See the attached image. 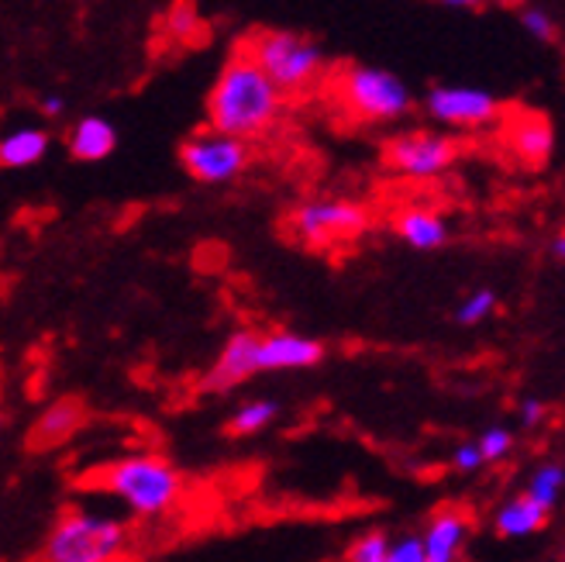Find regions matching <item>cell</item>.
<instances>
[{"instance_id": "obj_1", "label": "cell", "mask_w": 565, "mask_h": 562, "mask_svg": "<svg viewBox=\"0 0 565 562\" xmlns=\"http://www.w3.org/2000/svg\"><path fill=\"white\" fill-rule=\"evenodd\" d=\"M279 110H282V91L259 70V63L245 49L235 52L217 73L214 91L207 97L211 128L252 142V138L266 135L276 125Z\"/></svg>"}, {"instance_id": "obj_2", "label": "cell", "mask_w": 565, "mask_h": 562, "mask_svg": "<svg viewBox=\"0 0 565 562\" xmlns=\"http://www.w3.org/2000/svg\"><path fill=\"white\" fill-rule=\"evenodd\" d=\"M90 487L118 497L128 511L141 515V518H159L169 515L183 497V476L180 469L152 453L141 456H125L118 463H107L104 469H97L90 480Z\"/></svg>"}, {"instance_id": "obj_3", "label": "cell", "mask_w": 565, "mask_h": 562, "mask_svg": "<svg viewBox=\"0 0 565 562\" xmlns=\"http://www.w3.org/2000/svg\"><path fill=\"white\" fill-rule=\"evenodd\" d=\"M259 70L276 83L282 94L307 91L324 70V55L315 42L294 32H259L242 45Z\"/></svg>"}, {"instance_id": "obj_4", "label": "cell", "mask_w": 565, "mask_h": 562, "mask_svg": "<svg viewBox=\"0 0 565 562\" xmlns=\"http://www.w3.org/2000/svg\"><path fill=\"white\" fill-rule=\"evenodd\" d=\"M125 549V524L90 511H70L45 542L49 562H107Z\"/></svg>"}, {"instance_id": "obj_5", "label": "cell", "mask_w": 565, "mask_h": 562, "mask_svg": "<svg viewBox=\"0 0 565 562\" xmlns=\"http://www.w3.org/2000/svg\"><path fill=\"white\" fill-rule=\"evenodd\" d=\"M334 91H338V100L362 121H397L411 110L407 83L376 66L345 70Z\"/></svg>"}, {"instance_id": "obj_6", "label": "cell", "mask_w": 565, "mask_h": 562, "mask_svg": "<svg viewBox=\"0 0 565 562\" xmlns=\"http://www.w3.org/2000/svg\"><path fill=\"white\" fill-rule=\"evenodd\" d=\"M180 162L186 177H193L196 183H207V187L232 183L235 177L248 170V142L228 131L207 128L186 138L180 149Z\"/></svg>"}, {"instance_id": "obj_7", "label": "cell", "mask_w": 565, "mask_h": 562, "mask_svg": "<svg viewBox=\"0 0 565 562\" xmlns=\"http://www.w3.org/2000/svg\"><path fill=\"white\" fill-rule=\"evenodd\" d=\"M290 229L300 242L315 248H328L370 229V211L352 201H307L294 211Z\"/></svg>"}, {"instance_id": "obj_8", "label": "cell", "mask_w": 565, "mask_h": 562, "mask_svg": "<svg viewBox=\"0 0 565 562\" xmlns=\"http://www.w3.org/2000/svg\"><path fill=\"white\" fill-rule=\"evenodd\" d=\"M456 159H459V146L448 135H435V131H407L386 146L390 170L407 180H435Z\"/></svg>"}, {"instance_id": "obj_9", "label": "cell", "mask_w": 565, "mask_h": 562, "mask_svg": "<svg viewBox=\"0 0 565 562\" xmlns=\"http://www.w3.org/2000/svg\"><path fill=\"white\" fill-rule=\"evenodd\" d=\"M424 107L435 121L451 128H483L500 115L497 100L476 87H435L424 97Z\"/></svg>"}, {"instance_id": "obj_10", "label": "cell", "mask_w": 565, "mask_h": 562, "mask_svg": "<svg viewBox=\"0 0 565 562\" xmlns=\"http://www.w3.org/2000/svg\"><path fill=\"white\" fill-rule=\"evenodd\" d=\"M324 359V342L310 339L297 331H273L259 335L256 342V367L259 373H279V370H310Z\"/></svg>"}, {"instance_id": "obj_11", "label": "cell", "mask_w": 565, "mask_h": 562, "mask_svg": "<svg viewBox=\"0 0 565 562\" xmlns=\"http://www.w3.org/2000/svg\"><path fill=\"white\" fill-rule=\"evenodd\" d=\"M256 342L259 335L256 331H235L224 349L217 352V359L211 362V370L204 373L201 386L207 393H224L238 383H245L248 377H256L259 367H256Z\"/></svg>"}, {"instance_id": "obj_12", "label": "cell", "mask_w": 565, "mask_h": 562, "mask_svg": "<svg viewBox=\"0 0 565 562\" xmlns=\"http://www.w3.org/2000/svg\"><path fill=\"white\" fill-rule=\"evenodd\" d=\"M469 539V518L456 508H445L428 521V531L420 536L424 542V562H451Z\"/></svg>"}, {"instance_id": "obj_13", "label": "cell", "mask_w": 565, "mask_h": 562, "mask_svg": "<svg viewBox=\"0 0 565 562\" xmlns=\"http://www.w3.org/2000/svg\"><path fill=\"white\" fill-rule=\"evenodd\" d=\"M507 142L524 159V162H545L552 156V125L539 115V110H521L507 125Z\"/></svg>"}, {"instance_id": "obj_14", "label": "cell", "mask_w": 565, "mask_h": 562, "mask_svg": "<svg viewBox=\"0 0 565 562\" xmlns=\"http://www.w3.org/2000/svg\"><path fill=\"white\" fill-rule=\"evenodd\" d=\"M118 146V131L110 121L97 118V115H87L79 118L70 131V152L79 159V162H100L115 152Z\"/></svg>"}, {"instance_id": "obj_15", "label": "cell", "mask_w": 565, "mask_h": 562, "mask_svg": "<svg viewBox=\"0 0 565 562\" xmlns=\"http://www.w3.org/2000/svg\"><path fill=\"white\" fill-rule=\"evenodd\" d=\"M49 152V131L35 125H21L0 135V166L4 170H24L35 166Z\"/></svg>"}, {"instance_id": "obj_16", "label": "cell", "mask_w": 565, "mask_h": 562, "mask_svg": "<svg viewBox=\"0 0 565 562\" xmlns=\"http://www.w3.org/2000/svg\"><path fill=\"white\" fill-rule=\"evenodd\" d=\"M393 229L397 235L411 245V248H420V252H431V248H441L448 242V224L435 214V211H424V208H407L397 214L393 221Z\"/></svg>"}, {"instance_id": "obj_17", "label": "cell", "mask_w": 565, "mask_h": 562, "mask_svg": "<svg viewBox=\"0 0 565 562\" xmlns=\"http://www.w3.org/2000/svg\"><path fill=\"white\" fill-rule=\"evenodd\" d=\"M79 421H83V407H79L76 401H60V404H52V407L35 421L32 435H28V445H32V448H52V445H60L63 438H70V435L79 428Z\"/></svg>"}, {"instance_id": "obj_18", "label": "cell", "mask_w": 565, "mask_h": 562, "mask_svg": "<svg viewBox=\"0 0 565 562\" xmlns=\"http://www.w3.org/2000/svg\"><path fill=\"white\" fill-rule=\"evenodd\" d=\"M545 518H548V508H542L531 494H524L507 503V508H500L497 531L503 539H524V536H534V531L545 524Z\"/></svg>"}, {"instance_id": "obj_19", "label": "cell", "mask_w": 565, "mask_h": 562, "mask_svg": "<svg viewBox=\"0 0 565 562\" xmlns=\"http://www.w3.org/2000/svg\"><path fill=\"white\" fill-rule=\"evenodd\" d=\"M276 414H279L276 401H263V397H259V401H248V404H242V407L232 414L228 432H232V435H238V438L256 435V432H263V428H269V425H273Z\"/></svg>"}, {"instance_id": "obj_20", "label": "cell", "mask_w": 565, "mask_h": 562, "mask_svg": "<svg viewBox=\"0 0 565 562\" xmlns=\"http://www.w3.org/2000/svg\"><path fill=\"white\" fill-rule=\"evenodd\" d=\"M201 14H196V8L190 4V0H177L173 8H169L166 14V32L173 35L177 42H196V35H201Z\"/></svg>"}, {"instance_id": "obj_21", "label": "cell", "mask_w": 565, "mask_h": 562, "mask_svg": "<svg viewBox=\"0 0 565 562\" xmlns=\"http://www.w3.org/2000/svg\"><path fill=\"white\" fill-rule=\"evenodd\" d=\"M565 487V469L562 466H542L539 473H534V480H531V497L542 503V508H555V500Z\"/></svg>"}, {"instance_id": "obj_22", "label": "cell", "mask_w": 565, "mask_h": 562, "mask_svg": "<svg viewBox=\"0 0 565 562\" xmlns=\"http://www.w3.org/2000/svg\"><path fill=\"white\" fill-rule=\"evenodd\" d=\"M493 307H497L493 290H476L472 297L462 300V307L456 311V321H459V325H479V321H487V318H490Z\"/></svg>"}, {"instance_id": "obj_23", "label": "cell", "mask_w": 565, "mask_h": 562, "mask_svg": "<svg viewBox=\"0 0 565 562\" xmlns=\"http://www.w3.org/2000/svg\"><path fill=\"white\" fill-rule=\"evenodd\" d=\"M386 549H390V539L383 536V531H370V536H362L349 549V559L352 562H386Z\"/></svg>"}, {"instance_id": "obj_24", "label": "cell", "mask_w": 565, "mask_h": 562, "mask_svg": "<svg viewBox=\"0 0 565 562\" xmlns=\"http://www.w3.org/2000/svg\"><path fill=\"white\" fill-rule=\"evenodd\" d=\"M476 445H479V453H483V463H500L507 453H511L514 438H511V432H507V428H490Z\"/></svg>"}, {"instance_id": "obj_25", "label": "cell", "mask_w": 565, "mask_h": 562, "mask_svg": "<svg viewBox=\"0 0 565 562\" xmlns=\"http://www.w3.org/2000/svg\"><path fill=\"white\" fill-rule=\"evenodd\" d=\"M386 562H424V542L417 536H404L397 542H390Z\"/></svg>"}, {"instance_id": "obj_26", "label": "cell", "mask_w": 565, "mask_h": 562, "mask_svg": "<svg viewBox=\"0 0 565 562\" xmlns=\"http://www.w3.org/2000/svg\"><path fill=\"white\" fill-rule=\"evenodd\" d=\"M521 24L527 28V32H531L534 39H552V35H555V24H552V18H548L545 11H539V8L524 11V14H521Z\"/></svg>"}, {"instance_id": "obj_27", "label": "cell", "mask_w": 565, "mask_h": 562, "mask_svg": "<svg viewBox=\"0 0 565 562\" xmlns=\"http://www.w3.org/2000/svg\"><path fill=\"white\" fill-rule=\"evenodd\" d=\"M451 466H456L459 473H476L479 466H483V453H479L476 442H466L456 448V456H451Z\"/></svg>"}, {"instance_id": "obj_28", "label": "cell", "mask_w": 565, "mask_h": 562, "mask_svg": "<svg viewBox=\"0 0 565 562\" xmlns=\"http://www.w3.org/2000/svg\"><path fill=\"white\" fill-rule=\"evenodd\" d=\"M542 414H545V404L542 401H534V397L521 401V421H524V425H539Z\"/></svg>"}, {"instance_id": "obj_29", "label": "cell", "mask_w": 565, "mask_h": 562, "mask_svg": "<svg viewBox=\"0 0 565 562\" xmlns=\"http://www.w3.org/2000/svg\"><path fill=\"white\" fill-rule=\"evenodd\" d=\"M39 110H42L45 118H55V115H63V110H66V100H63L60 94H45V97L39 100Z\"/></svg>"}, {"instance_id": "obj_30", "label": "cell", "mask_w": 565, "mask_h": 562, "mask_svg": "<svg viewBox=\"0 0 565 562\" xmlns=\"http://www.w3.org/2000/svg\"><path fill=\"white\" fill-rule=\"evenodd\" d=\"M438 4H445V8H476V4H483V0H438Z\"/></svg>"}, {"instance_id": "obj_31", "label": "cell", "mask_w": 565, "mask_h": 562, "mask_svg": "<svg viewBox=\"0 0 565 562\" xmlns=\"http://www.w3.org/2000/svg\"><path fill=\"white\" fill-rule=\"evenodd\" d=\"M555 252H558V256H562V259H565V235H562V238H558V242H555Z\"/></svg>"}]
</instances>
